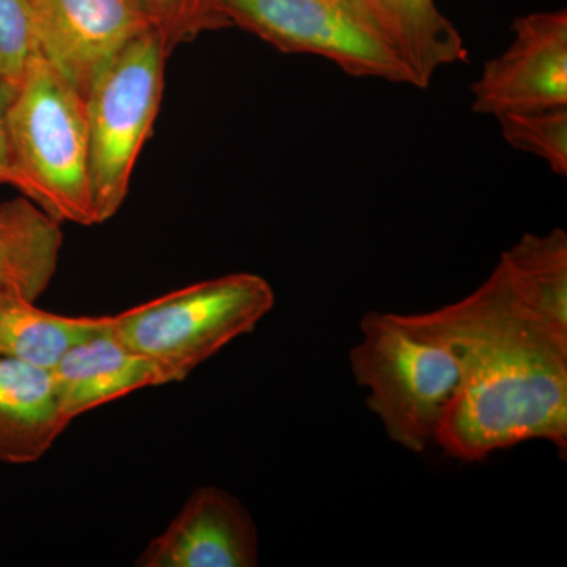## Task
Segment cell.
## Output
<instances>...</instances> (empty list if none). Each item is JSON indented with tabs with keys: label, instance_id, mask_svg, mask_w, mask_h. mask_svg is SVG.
<instances>
[{
	"label": "cell",
	"instance_id": "obj_1",
	"mask_svg": "<svg viewBox=\"0 0 567 567\" xmlns=\"http://www.w3.org/2000/svg\"><path fill=\"white\" fill-rule=\"evenodd\" d=\"M420 316L462 361L435 436L446 456L480 462L544 440L566 458L567 333L533 316L498 267L468 297Z\"/></svg>",
	"mask_w": 567,
	"mask_h": 567
},
{
	"label": "cell",
	"instance_id": "obj_2",
	"mask_svg": "<svg viewBox=\"0 0 567 567\" xmlns=\"http://www.w3.org/2000/svg\"><path fill=\"white\" fill-rule=\"evenodd\" d=\"M360 328L349 357L369 410L394 443L424 453L461 382L457 350L420 315L368 312Z\"/></svg>",
	"mask_w": 567,
	"mask_h": 567
},
{
	"label": "cell",
	"instance_id": "obj_3",
	"mask_svg": "<svg viewBox=\"0 0 567 567\" xmlns=\"http://www.w3.org/2000/svg\"><path fill=\"white\" fill-rule=\"evenodd\" d=\"M7 185L59 223L93 226L85 99L35 52L9 107Z\"/></svg>",
	"mask_w": 567,
	"mask_h": 567
},
{
	"label": "cell",
	"instance_id": "obj_4",
	"mask_svg": "<svg viewBox=\"0 0 567 567\" xmlns=\"http://www.w3.org/2000/svg\"><path fill=\"white\" fill-rule=\"evenodd\" d=\"M274 287L254 274H230L163 295L117 316L110 331L123 346L182 382L275 308Z\"/></svg>",
	"mask_w": 567,
	"mask_h": 567
},
{
	"label": "cell",
	"instance_id": "obj_5",
	"mask_svg": "<svg viewBox=\"0 0 567 567\" xmlns=\"http://www.w3.org/2000/svg\"><path fill=\"white\" fill-rule=\"evenodd\" d=\"M167 54L155 28L118 52L85 95L95 223L110 221L130 192L134 166L158 117Z\"/></svg>",
	"mask_w": 567,
	"mask_h": 567
},
{
	"label": "cell",
	"instance_id": "obj_6",
	"mask_svg": "<svg viewBox=\"0 0 567 567\" xmlns=\"http://www.w3.org/2000/svg\"><path fill=\"white\" fill-rule=\"evenodd\" d=\"M229 25L284 54L327 59L346 74L415 85L390 37L357 0H221Z\"/></svg>",
	"mask_w": 567,
	"mask_h": 567
},
{
	"label": "cell",
	"instance_id": "obj_7",
	"mask_svg": "<svg viewBox=\"0 0 567 567\" xmlns=\"http://www.w3.org/2000/svg\"><path fill=\"white\" fill-rule=\"evenodd\" d=\"M35 52L87 95L123 48L155 28L142 0H33Z\"/></svg>",
	"mask_w": 567,
	"mask_h": 567
},
{
	"label": "cell",
	"instance_id": "obj_8",
	"mask_svg": "<svg viewBox=\"0 0 567 567\" xmlns=\"http://www.w3.org/2000/svg\"><path fill=\"white\" fill-rule=\"evenodd\" d=\"M506 51L484 63L473 82L476 114L567 106V11H539L513 22Z\"/></svg>",
	"mask_w": 567,
	"mask_h": 567
},
{
	"label": "cell",
	"instance_id": "obj_9",
	"mask_svg": "<svg viewBox=\"0 0 567 567\" xmlns=\"http://www.w3.org/2000/svg\"><path fill=\"white\" fill-rule=\"evenodd\" d=\"M136 566L256 567L259 533L240 499L221 487H197Z\"/></svg>",
	"mask_w": 567,
	"mask_h": 567
},
{
	"label": "cell",
	"instance_id": "obj_10",
	"mask_svg": "<svg viewBox=\"0 0 567 567\" xmlns=\"http://www.w3.org/2000/svg\"><path fill=\"white\" fill-rule=\"evenodd\" d=\"M50 371L59 409L69 423L142 388L173 383L158 364L115 339L110 320L102 331L66 350Z\"/></svg>",
	"mask_w": 567,
	"mask_h": 567
},
{
	"label": "cell",
	"instance_id": "obj_11",
	"mask_svg": "<svg viewBox=\"0 0 567 567\" xmlns=\"http://www.w3.org/2000/svg\"><path fill=\"white\" fill-rule=\"evenodd\" d=\"M69 425L50 369L0 357V462L40 461Z\"/></svg>",
	"mask_w": 567,
	"mask_h": 567
},
{
	"label": "cell",
	"instance_id": "obj_12",
	"mask_svg": "<svg viewBox=\"0 0 567 567\" xmlns=\"http://www.w3.org/2000/svg\"><path fill=\"white\" fill-rule=\"evenodd\" d=\"M61 223L25 197L0 203V292L37 301L58 270Z\"/></svg>",
	"mask_w": 567,
	"mask_h": 567
},
{
	"label": "cell",
	"instance_id": "obj_13",
	"mask_svg": "<svg viewBox=\"0 0 567 567\" xmlns=\"http://www.w3.org/2000/svg\"><path fill=\"white\" fill-rule=\"evenodd\" d=\"M514 297L537 319L567 333V234H525L496 265Z\"/></svg>",
	"mask_w": 567,
	"mask_h": 567
},
{
	"label": "cell",
	"instance_id": "obj_14",
	"mask_svg": "<svg viewBox=\"0 0 567 567\" xmlns=\"http://www.w3.org/2000/svg\"><path fill=\"white\" fill-rule=\"evenodd\" d=\"M107 317L52 315L35 301L0 292V357L51 369L66 350L99 333Z\"/></svg>",
	"mask_w": 567,
	"mask_h": 567
},
{
	"label": "cell",
	"instance_id": "obj_15",
	"mask_svg": "<svg viewBox=\"0 0 567 567\" xmlns=\"http://www.w3.org/2000/svg\"><path fill=\"white\" fill-rule=\"evenodd\" d=\"M395 41L412 70L415 87L425 89L442 66L468 59L464 39L436 9L435 0H391Z\"/></svg>",
	"mask_w": 567,
	"mask_h": 567
},
{
	"label": "cell",
	"instance_id": "obj_16",
	"mask_svg": "<svg viewBox=\"0 0 567 567\" xmlns=\"http://www.w3.org/2000/svg\"><path fill=\"white\" fill-rule=\"evenodd\" d=\"M495 118L511 147L532 153L559 177H566L567 106L505 112Z\"/></svg>",
	"mask_w": 567,
	"mask_h": 567
},
{
	"label": "cell",
	"instance_id": "obj_17",
	"mask_svg": "<svg viewBox=\"0 0 567 567\" xmlns=\"http://www.w3.org/2000/svg\"><path fill=\"white\" fill-rule=\"evenodd\" d=\"M162 35L167 54L203 32L229 28L221 0H142Z\"/></svg>",
	"mask_w": 567,
	"mask_h": 567
},
{
	"label": "cell",
	"instance_id": "obj_18",
	"mask_svg": "<svg viewBox=\"0 0 567 567\" xmlns=\"http://www.w3.org/2000/svg\"><path fill=\"white\" fill-rule=\"evenodd\" d=\"M33 54V0H0V81L18 85Z\"/></svg>",
	"mask_w": 567,
	"mask_h": 567
},
{
	"label": "cell",
	"instance_id": "obj_19",
	"mask_svg": "<svg viewBox=\"0 0 567 567\" xmlns=\"http://www.w3.org/2000/svg\"><path fill=\"white\" fill-rule=\"evenodd\" d=\"M17 85L0 81V186L7 185L10 169L9 107Z\"/></svg>",
	"mask_w": 567,
	"mask_h": 567
},
{
	"label": "cell",
	"instance_id": "obj_20",
	"mask_svg": "<svg viewBox=\"0 0 567 567\" xmlns=\"http://www.w3.org/2000/svg\"><path fill=\"white\" fill-rule=\"evenodd\" d=\"M357 2H360L361 6H363L364 9L371 13V17L377 21V24L382 28V31L385 32L388 37H390V40L393 41L395 48H398V41H395L394 14L393 7H391V0H357Z\"/></svg>",
	"mask_w": 567,
	"mask_h": 567
}]
</instances>
